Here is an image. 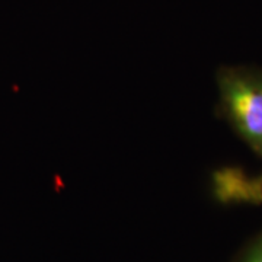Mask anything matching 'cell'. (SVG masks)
<instances>
[{"label":"cell","instance_id":"1","mask_svg":"<svg viewBox=\"0 0 262 262\" xmlns=\"http://www.w3.org/2000/svg\"><path fill=\"white\" fill-rule=\"evenodd\" d=\"M215 83V115L262 159V67L222 66Z\"/></svg>","mask_w":262,"mask_h":262},{"label":"cell","instance_id":"2","mask_svg":"<svg viewBox=\"0 0 262 262\" xmlns=\"http://www.w3.org/2000/svg\"><path fill=\"white\" fill-rule=\"evenodd\" d=\"M236 262H262V232L246 245Z\"/></svg>","mask_w":262,"mask_h":262}]
</instances>
